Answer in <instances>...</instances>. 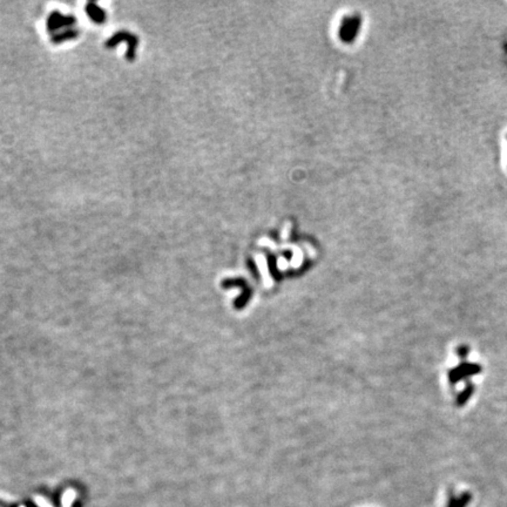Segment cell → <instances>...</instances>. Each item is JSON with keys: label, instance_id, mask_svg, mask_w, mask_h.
Returning a JSON list of instances; mask_svg holds the SVG:
<instances>
[{"label": "cell", "instance_id": "cell-1", "mask_svg": "<svg viewBox=\"0 0 507 507\" xmlns=\"http://www.w3.org/2000/svg\"><path fill=\"white\" fill-rule=\"evenodd\" d=\"M471 498H472L471 493H468V492H465V493L459 495L458 498L452 497L449 501L448 507H466V505H468L469 501H471Z\"/></svg>", "mask_w": 507, "mask_h": 507}]
</instances>
